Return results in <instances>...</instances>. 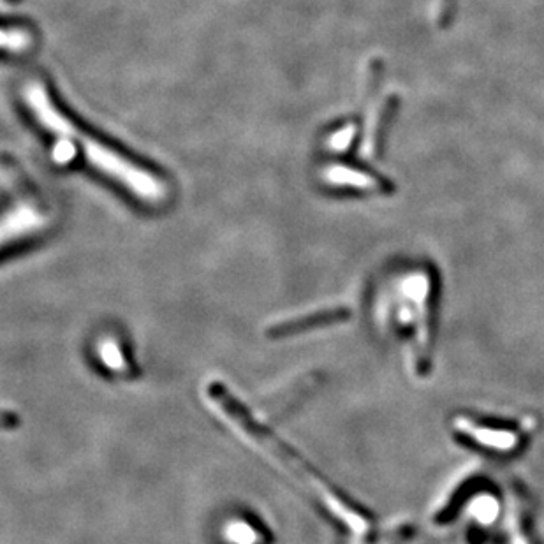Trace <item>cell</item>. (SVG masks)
<instances>
[{
    "mask_svg": "<svg viewBox=\"0 0 544 544\" xmlns=\"http://www.w3.org/2000/svg\"><path fill=\"white\" fill-rule=\"evenodd\" d=\"M23 99L29 106L32 117L53 138L64 136L73 141L76 154L85 157L94 170L111 178L115 184L124 187L148 205H159L168 198V187L152 171L145 170L138 162L120 154L115 148L106 145L101 140H92V136L83 133L76 127L73 120L62 113L59 106L53 103L50 92L43 83L32 81L23 90Z\"/></svg>",
    "mask_w": 544,
    "mask_h": 544,
    "instance_id": "1",
    "label": "cell"
},
{
    "mask_svg": "<svg viewBox=\"0 0 544 544\" xmlns=\"http://www.w3.org/2000/svg\"><path fill=\"white\" fill-rule=\"evenodd\" d=\"M205 397L206 402L212 405V409L235 430L236 434H240L243 441L249 442L250 446L268 456L273 464L279 465L282 471L293 476L307 492L312 493V497L321 506L330 511L331 515L340 516L342 522L356 529L367 525L365 520L367 516L363 518L354 513V509L349 508L335 490L326 485L324 479L319 478V474L312 471L309 464H305V460H302L296 451L280 441L279 437L273 434L270 428L265 427L254 414H250L249 409L229 391L228 386L212 381L205 386Z\"/></svg>",
    "mask_w": 544,
    "mask_h": 544,
    "instance_id": "2",
    "label": "cell"
},
{
    "mask_svg": "<svg viewBox=\"0 0 544 544\" xmlns=\"http://www.w3.org/2000/svg\"><path fill=\"white\" fill-rule=\"evenodd\" d=\"M456 432L462 435V441L488 453L508 455L509 451L522 448V434H518V427H509L508 423L483 421V418H462L456 423Z\"/></svg>",
    "mask_w": 544,
    "mask_h": 544,
    "instance_id": "3",
    "label": "cell"
},
{
    "mask_svg": "<svg viewBox=\"0 0 544 544\" xmlns=\"http://www.w3.org/2000/svg\"><path fill=\"white\" fill-rule=\"evenodd\" d=\"M48 226V215L32 201H16L0 212V250L37 235Z\"/></svg>",
    "mask_w": 544,
    "mask_h": 544,
    "instance_id": "4",
    "label": "cell"
},
{
    "mask_svg": "<svg viewBox=\"0 0 544 544\" xmlns=\"http://www.w3.org/2000/svg\"><path fill=\"white\" fill-rule=\"evenodd\" d=\"M397 108V94H386L379 103L375 104L374 110L368 115L367 129H365L363 147H361V152L367 159H377L381 155Z\"/></svg>",
    "mask_w": 544,
    "mask_h": 544,
    "instance_id": "5",
    "label": "cell"
},
{
    "mask_svg": "<svg viewBox=\"0 0 544 544\" xmlns=\"http://www.w3.org/2000/svg\"><path fill=\"white\" fill-rule=\"evenodd\" d=\"M324 184L356 192H390L391 184L386 178L377 177L374 173L346 164H330L321 173Z\"/></svg>",
    "mask_w": 544,
    "mask_h": 544,
    "instance_id": "6",
    "label": "cell"
},
{
    "mask_svg": "<svg viewBox=\"0 0 544 544\" xmlns=\"http://www.w3.org/2000/svg\"><path fill=\"white\" fill-rule=\"evenodd\" d=\"M347 316H349V312L346 309L316 310V312H310L305 316L293 317V319L284 321V323L275 324L268 330V335L273 339L295 337V335H300L305 331L317 330V328L340 323V321L347 319Z\"/></svg>",
    "mask_w": 544,
    "mask_h": 544,
    "instance_id": "7",
    "label": "cell"
},
{
    "mask_svg": "<svg viewBox=\"0 0 544 544\" xmlns=\"http://www.w3.org/2000/svg\"><path fill=\"white\" fill-rule=\"evenodd\" d=\"M99 356L103 361L104 367L108 368L113 374L124 375L129 372V363L125 356L122 344H118L115 339H104L99 344Z\"/></svg>",
    "mask_w": 544,
    "mask_h": 544,
    "instance_id": "8",
    "label": "cell"
},
{
    "mask_svg": "<svg viewBox=\"0 0 544 544\" xmlns=\"http://www.w3.org/2000/svg\"><path fill=\"white\" fill-rule=\"evenodd\" d=\"M34 45V36L23 27H0V50L9 53H22Z\"/></svg>",
    "mask_w": 544,
    "mask_h": 544,
    "instance_id": "9",
    "label": "cell"
},
{
    "mask_svg": "<svg viewBox=\"0 0 544 544\" xmlns=\"http://www.w3.org/2000/svg\"><path fill=\"white\" fill-rule=\"evenodd\" d=\"M226 537L233 544H256L263 539V534L249 522L235 520V522L229 523Z\"/></svg>",
    "mask_w": 544,
    "mask_h": 544,
    "instance_id": "10",
    "label": "cell"
},
{
    "mask_svg": "<svg viewBox=\"0 0 544 544\" xmlns=\"http://www.w3.org/2000/svg\"><path fill=\"white\" fill-rule=\"evenodd\" d=\"M354 134H356V129L354 125H346L344 129H340L335 134H331L330 140H328V145H330L331 150H346L351 143H353Z\"/></svg>",
    "mask_w": 544,
    "mask_h": 544,
    "instance_id": "11",
    "label": "cell"
},
{
    "mask_svg": "<svg viewBox=\"0 0 544 544\" xmlns=\"http://www.w3.org/2000/svg\"><path fill=\"white\" fill-rule=\"evenodd\" d=\"M16 418L11 414H2L0 412V427H15Z\"/></svg>",
    "mask_w": 544,
    "mask_h": 544,
    "instance_id": "12",
    "label": "cell"
}]
</instances>
